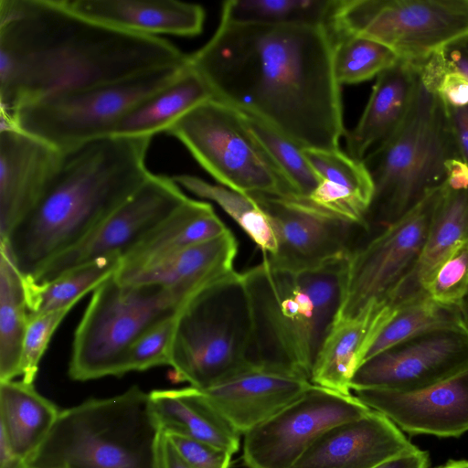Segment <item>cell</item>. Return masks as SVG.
<instances>
[{
  "label": "cell",
  "mask_w": 468,
  "mask_h": 468,
  "mask_svg": "<svg viewBox=\"0 0 468 468\" xmlns=\"http://www.w3.org/2000/svg\"><path fill=\"white\" fill-rule=\"evenodd\" d=\"M252 361V321L240 272L210 283L178 312L170 367L177 381L208 388Z\"/></svg>",
  "instance_id": "obj_7"
},
{
  "label": "cell",
  "mask_w": 468,
  "mask_h": 468,
  "mask_svg": "<svg viewBox=\"0 0 468 468\" xmlns=\"http://www.w3.org/2000/svg\"><path fill=\"white\" fill-rule=\"evenodd\" d=\"M161 431L138 386L60 410L27 468H158Z\"/></svg>",
  "instance_id": "obj_5"
},
{
  "label": "cell",
  "mask_w": 468,
  "mask_h": 468,
  "mask_svg": "<svg viewBox=\"0 0 468 468\" xmlns=\"http://www.w3.org/2000/svg\"><path fill=\"white\" fill-rule=\"evenodd\" d=\"M396 308L371 304L357 314L335 320L313 367L311 382L343 395H352L351 381L367 352Z\"/></svg>",
  "instance_id": "obj_23"
},
{
  "label": "cell",
  "mask_w": 468,
  "mask_h": 468,
  "mask_svg": "<svg viewBox=\"0 0 468 468\" xmlns=\"http://www.w3.org/2000/svg\"><path fill=\"white\" fill-rule=\"evenodd\" d=\"M468 367V329L444 327L401 341L365 360L351 390L415 392Z\"/></svg>",
  "instance_id": "obj_15"
},
{
  "label": "cell",
  "mask_w": 468,
  "mask_h": 468,
  "mask_svg": "<svg viewBox=\"0 0 468 468\" xmlns=\"http://www.w3.org/2000/svg\"><path fill=\"white\" fill-rule=\"evenodd\" d=\"M172 178L180 187L216 202L261 250L263 256L276 253L278 245L272 223L251 196L209 184L195 176L179 175Z\"/></svg>",
  "instance_id": "obj_34"
},
{
  "label": "cell",
  "mask_w": 468,
  "mask_h": 468,
  "mask_svg": "<svg viewBox=\"0 0 468 468\" xmlns=\"http://www.w3.org/2000/svg\"><path fill=\"white\" fill-rule=\"evenodd\" d=\"M444 187L429 193L367 244L353 250L336 320L352 317L371 304L388 303L420 257Z\"/></svg>",
  "instance_id": "obj_12"
},
{
  "label": "cell",
  "mask_w": 468,
  "mask_h": 468,
  "mask_svg": "<svg viewBox=\"0 0 468 468\" xmlns=\"http://www.w3.org/2000/svg\"><path fill=\"white\" fill-rule=\"evenodd\" d=\"M415 447L388 417L371 410L324 431L292 468H375Z\"/></svg>",
  "instance_id": "obj_20"
},
{
  "label": "cell",
  "mask_w": 468,
  "mask_h": 468,
  "mask_svg": "<svg viewBox=\"0 0 468 468\" xmlns=\"http://www.w3.org/2000/svg\"><path fill=\"white\" fill-rule=\"evenodd\" d=\"M468 290V239L442 262L425 292L434 301L458 305Z\"/></svg>",
  "instance_id": "obj_40"
},
{
  "label": "cell",
  "mask_w": 468,
  "mask_h": 468,
  "mask_svg": "<svg viewBox=\"0 0 468 468\" xmlns=\"http://www.w3.org/2000/svg\"><path fill=\"white\" fill-rule=\"evenodd\" d=\"M458 307L461 311L464 324H465L466 328L468 329V290H467L465 295L463 297V299L459 303Z\"/></svg>",
  "instance_id": "obj_46"
},
{
  "label": "cell",
  "mask_w": 468,
  "mask_h": 468,
  "mask_svg": "<svg viewBox=\"0 0 468 468\" xmlns=\"http://www.w3.org/2000/svg\"><path fill=\"white\" fill-rule=\"evenodd\" d=\"M176 138L221 186L245 195L297 198L250 131L243 113L211 99L165 132Z\"/></svg>",
  "instance_id": "obj_10"
},
{
  "label": "cell",
  "mask_w": 468,
  "mask_h": 468,
  "mask_svg": "<svg viewBox=\"0 0 468 468\" xmlns=\"http://www.w3.org/2000/svg\"><path fill=\"white\" fill-rule=\"evenodd\" d=\"M269 216L277 239V251L263 256L271 266L292 271L319 267L349 256L355 230L365 229L322 210L303 198L250 195Z\"/></svg>",
  "instance_id": "obj_16"
},
{
  "label": "cell",
  "mask_w": 468,
  "mask_h": 468,
  "mask_svg": "<svg viewBox=\"0 0 468 468\" xmlns=\"http://www.w3.org/2000/svg\"><path fill=\"white\" fill-rule=\"evenodd\" d=\"M468 239V184H445L420 257L388 303L399 307L428 295L425 289L442 262Z\"/></svg>",
  "instance_id": "obj_26"
},
{
  "label": "cell",
  "mask_w": 468,
  "mask_h": 468,
  "mask_svg": "<svg viewBox=\"0 0 468 468\" xmlns=\"http://www.w3.org/2000/svg\"><path fill=\"white\" fill-rule=\"evenodd\" d=\"M213 92L189 65L172 82L132 108L117 123L112 136H150L162 132L190 110L208 100Z\"/></svg>",
  "instance_id": "obj_30"
},
{
  "label": "cell",
  "mask_w": 468,
  "mask_h": 468,
  "mask_svg": "<svg viewBox=\"0 0 468 468\" xmlns=\"http://www.w3.org/2000/svg\"><path fill=\"white\" fill-rule=\"evenodd\" d=\"M59 413L33 384L0 381V436L25 463L44 442Z\"/></svg>",
  "instance_id": "obj_29"
},
{
  "label": "cell",
  "mask_w": 468,
  "mask_h": 468,
  "mask_svg": "<svg viewBox=\"0 0 468 468\" xmlns=\"http://www.w3.org/2000/svg\"><path fill=\"white\" fill-rule=\"evenodd\" d=\"M437 53L447 69L463 74L468 80V36L449 44Z\"/></svg>",
  "instance_id": "obj_43"
},
{
  "label": "cell",
  "mask_w": 468,
  "mask_h": 468,
  "mask_svg": "<svg viewBox=\"0 0 468 468\" xmlns=\"http://www.w3.org/2000/svg\"><path fill=\"white\" fill-rule=\"evenodd\" d=\"M63 153L13 126L0 129V239L37 206L52 184Z\"/></svg>",
  "instance_id": "obj_17"
},
{
  "label": "cell",
  "mask_w": 468,
  "mask_h": 468,
  "mask_svg": "<svg viewBox=\"0 0 468 468\" xmlns=\"http://www.w3.org/2000/svg\"><path fill=\"white\" fill-rule=\"evenodd\" d=\"M177 314L152 325L133 343L124 356L122 376L128 372L170 366Z\"/></svg>",
  "instance_id": "obj_38"
},
{
  "label": "cell",
  "mask_w": 468,
  "mask_h": 468,
  "mask_svg": "<svg viewBox=\"0 0 468 468\" xmlns=\"http://www.w3.org/2000/svg\"><path fill=\"white\" fill-rule=\"evenodd\" d=\"M158 468H190L169 438L161 432L157 443Z\"/></svg>",
  "instance_id": "obj_45"
},
{
  "label": "cell",
  "mask_w": 468,
  "mask_h": 468,
  "mask_svg": "<svg viewBox=\"0 0 468 468\" xmlns=\"http://www.w3.org/2000/svg\"><path fill=\"white\" fill-rule=\"evenodd\" d=\"M73 13L122 32L158 37H193L201 33L205 11L199 5L176 0H62Z\"/></svg>",
  "instance_id": "obj_21"
},
{
  "label": "cell",
  "mask_w": 468,
  "mask_h": 468,
  "mask_svg": "<svg viewBox=\"0 0 468 468\" xmlns=\"http://www.w3.org/2000/svg\"><path fill=\"white\" fill-rule=\"evenodd\" d=\"M238 242L230 230L145 265L119 269L114 278L123 284L183 288L198 292L234 271Z\"/></svg>",
  "instance_id": "obj_22"
},
{
  "label": "cell",
  "mask_w": 468,
  "mask_h": 468,
  "mask_svg": "<svg viewBox=\"0 0 468 468\" xmlns=\"http://www.w3.org/2000/svg\"><path fill=\"white\" fill-rule=\"evenodd\" d=\"M189 65L214 99L301 148L340 149L343 103L327 27L219 23L212 37L189 55Z\"/></svg>",
  "instance_id": "obj_1"
},
{
  "label": "cell",
  "mask_w": 468,
  "mask_h": 468,
  "mask_svg": "<svg viewBox=\"0 0 468 468\" xmlns=\"http://www.w3.org/2000/svg\"><path fill=\"white\" fill-rule=\"evenodd\" d=\"M190 468H229L232 453L177 434H165Z\"/></svg>",
  "instance_id": "obj_41"
},
{
  "label": "cell",
  "mask_w": 468,
  "mask_h": 468,
  "mask_svg": "<svg viewBox=\"0 0 468 468\" xmlns=\"http://www.w3.org/2000/svg\"><path fill=\"white\" fill-rule=\"evenodd\" d=\"M429 454L417 446L405 452L375 468H428Z\"/></svg>",
  "instance_id": "obj_44"
},
{
  "label": "cell",
  "mask_w": 468,
  "mask_h": 468,
  "mask_svg": "<svg viewBox=\"0 0 468 468\" xmlns=\"http://www.w3.org/2000/svg\"><path fill=\"white\" fill-rule=\"evenodd\" d=\"M336 0H229L220 24L327 27Z\"/></svg>",
  "instance_id": "obj_33"
},
{
  "label": "cell",
  "mask_w": 468,
  "mask_h": 468,
  "mask_svg": "<svg viewBox=\"0 0 468 468\" xmlns=\"http://www.w3.org/2000/svg\"><path fill=\"white\" fill-rule=\"evenodd\" d=\"M152 138L108 136L63 153L46 194L0 239L24 276L81 242L143 186Z\"/></svg>",
  "instance_id": "obj_3"
},
{
  "label": "cell",
  "mask_w": 468,
  "mask_h": 468,
  "mask_svg": "<svg viewBox=\"0 0 468 468\" xmlns=\"http://www.w3.org/2000/svg\"><path fill=\"white\" fill-rule=\"evenodd\" d=\"M355 394L410 435L458 438L468 431V367L415 392L362 389Z\"/></svg>",
  "instance_id": "obj_18"
},
{
  "label": "cell",
  "mask_w": 468,
  "mask_h": 468,
  "mask_svg": "<svg viewBox=\"0 0 468 468\" xmlns=\"http://www.w3.org/2000/svg\"><path fill=\"white\" fill-rule=\"evenodd\" d=\"M75 305L29 316L21 356V377L33 384L38 372L40 360L64 317Z\"/></svg>",
  "instance_id": "obj_39"
},
{
  "label": "cell",
  "mask_w": 468,
  "mask_h": 468,
  "mask_svg": "<svg viewBox=\"0 0 468 468\" xmlns=\"http://www.w3.org/2000/svg\"><path fill=\"white\" fill-rule=\"evenodd\" d=\"M419 82L415 63L399 59L381 72L356 125L346 132L347 154L363 160L404 122Z\"/></svg>",
  "instance_id": "obj_24"
},
{
  "label": "cell",
  "mask_w": 468,
  "mask_h": 468,
  "mask_svg": "<svg viewBox=\"0 0 468 468\" xmlns=\"http://www.w3.org/2000/svg\"><path fill=\"white\" fill-rule=\"evenodd\" d=\"M370 410L356 395L313 384L296 400L243 435V463L246 468H292L324 431Z\"/></svg>",
  "instance_id": "obj_13"
},
{
  "label": "cell",
  "mask_w": 468,
  "mask_h": 468,
  "mask_svg": "<svg viewBox=\"0 0 468 468\" xmlns=\"http://www.w3.org/2000/svg\"><path fill=\"white\" fill-rule=\"evenodd\" d=\"M242 113L255 138L281 171L297 198L308 197L320 180L306 161L303 148L259 119Z\"/></svg>",
  "instance_id": "obj_37"
},
{
  "label": "cell",
  "mask_w": 468,
  "mask_h": 468,
  "mask_svg": "<svg viewBox=\"0 0 468 468\" xmlns=\"http://www.w3.org/2000/svg\"><path fill=\"white\" fill-rule=\"evenodd\" d=\"M349 256L301 271L275 268L263 259L240 272L251 314L253 363L311 381L342 304Z\"/></svg>",
  "instance_id": "obj_4"
},
{
  "label": "cell",
  "mask_w": 468,
  "mask_h": 468,
  "mask_svg": "<svg viewBox=\"0 0 468 468\" xmlns=\"http://www.w3.org/2000/svg\"><path fill=\"white\" fill-rule=\"evenodd\" d=\"M187 198L172 177L151 174L129 199L81 242L27 277L38 283L47 282L101 257L122 258Z\"/></svg>",
  "instance_id": "obj_14"
},
{
  "label": "cell",
  "mask_w": 468,
  "mask_h": 468,
  "mask_svg": "<svg viewBox=\"0 0 468 468\" xmlns=\"http://www.w3.org/2000/svg\"><path fill=\"white\" fill-rule=\"evenodd\" d=\"M319 177V185L305 199L332 215L367 229V216L374 196L371 176L363 161L340 149L303 148Z\"/></svg>",
  "instance_id": "obj_25"
},
{
  "label": "cell",
  "mask_w": 468,
  "mask_h": 468,
  "mask_svg": "<svg viewBox=\"0 0 468 468\" xmlns=\"http://www.w3.org/2000/svg\"><path fill=\"white\" fill-rule=\"evenodd\" d=\"M229 230L211 204L188 197L122 256L120 269L145 265L186 247L219 237Z\"/></svg>",
  "instance_id": "obj_28"
},
{
  "label": "cell",
  "mask_w": 468,
  "mask_h": 468,
  "mask_svg": "<svg viewBox=\"0 0 468 468\" xmlns=\"http://www.w3.org/2000/svg\"><path fill=\"white\" fill-rule=\"evenodd\" d=\"M152 411L161 432L189 437L234 454L240 434L192 386L154 389L149 393Z\"/></svg>",
  "instance_id": "obj_27"
},
{
  "label": "cell",
  "mask_w": 468,
  "mask_h": 468,
  "mask_svg": "<svg viewBox=\"0 0 468 468\" xmlns=\"http://www.w3.org/2000/svg\"><path fill=\"white\" fill-rule=\"evenodd\" d=\"M395 308L392 317L372 342L365 360L401 341L430 330L466 327L458 305L438 303L429 295Z\"/></svg>",
  "instance_id": "obj_35"
},
{
  "label": "cell",
  "mask_w": 468,
  "mask_h": 468,
  "mask_svg": "<svg viewBox=\"0 0 468 468\" xmlns=\"http://www.w3.org/2000/svg\"><path fill=\"white\" fill-rule=\"evenodd\" d=\"M446 106L459 154L468 165V104L461 107Z\"/></svg>",
  "instance_id": "obj_42"
},
{
  "label": "cell",
  "mask_w": 468,
  "mask_h": 468,
  "mask_svg": "<svg viewBox=\"0 0 468 468\" xmlns=\"http://www.w3.org/2000/svg\"><path fill=\"white\" fill-rule=\"evenodd\" d=\"M188 59L165 38L105 27L73 13L62 0H0L1 124L48 95Z\"/></svg>",
  "instance_id": "obj_2"
},
{
  "label": "cell",
  "mask_w": 468,
  "mask_h": 468,
  "mask_svg": "<svg viewBox=\"0 0 468 468\" xmlns=\"http://www.w3.org/2000/svg\"><path fill=\"white\" fill-rule=\"evenodd\" d=\"M197 292L133 285L114 275L92 292L73 336L69 375L76 381L121 377L124 356L148 328L176 314Z\"/></svg>",
  "instance_id": "obj_8"
},
{
  "label": "cell",
  "mask_w": 468,
  "mask_h": 468,
  "mask_svg": "<svg viewBox=\"0 0 468 468\" xmlns=\"http://www.w3.org/2000/svg\"><path fill=\"white\" fill-rule=\"evenodd\" d=\"M121 265L122 258L113 255L74 268L47 282L38 283L23 275L29 316L76 305L114 275Z\"/></svg>",
  "instance_id": "obj_32"
},
{
  "label": "cell",
  "mask_w": 468,
  "mask_h": 468,
  "mask_svg": "<svg viewBox=\"0 0 468 468\" xmlns=\"http://www.w3.org/2000/svg\"><path fill=\"white\" fill-rule=\"evenodd\" d=\"M435 468H468V460H450Z\"/></svg>",
  "instance_id": "obj_47"
},
{
  "label": "cell",
  "mask_w": 468,
  "mask_h": 468,
  "mask_svg": "<svg viewBox=\"0 0 468 468\" xmlns=\"http://www.w3.org/2000/svg\"><path fill=\"white\" fill-rule=\"evenodd\" d=\"M327 27L418 63L468 36V0H336Z\"/></svg>",
  "instance_id": "obj_11"
},
{
  "label": "cell",
  "mask_w": 468,
  "mask_h": 468,
  "mask_svg": "<svg viewBox=\"0 0 468 468\" xmlns=\"http://www.w3.org/2000/svg\"><path fill=\"white\" fill-rule=\"evenodd\" d=\"M313 386L285 369L252 364L201 390L211 406L240 434L269 420Z\"/></svg>",
  "instance_id": "obj_19"
},
{
  "label": "cell",
  "mask_w": 468,
  "mask_h": 468,
  "mask_svg": "<svg viewBox=\"0 0 468 468\" xmlns=\"http://www.w3.org/2000/svg\"><path fill=\"white\" fill-rule=\"evenodd\" d=\"M332 38L334 74L340 86L378 77L400 59L390 48L369 38L356 36H332Z\"/></svg>",
  "instance_id": "obj_36"
},
{
  "label": "cell",
  "mask_w": 468,
  "mask_h": 468,
  "mask_svg": "<svg viewBox=\"0 0 468 468\" xmlns=\"http://www.w3.org/2000/svg\"><path fill=\"white\" fill-rule=\"evenodd\" d=\"M461 159L446 103L419 73L410 111L399 128L362 161L374 196L367 216L383 227L445 185L447 164Z\"/></svg>",
  "instance_id": "obj_6"
},
{
  "label": "cell",
  "mask_w": 468,
  "mask_h": 468,
  "mask_svg": "<svg viewBox=\"0 0 468 468\" xmlns=\"http://www.w3.org/2000/svg\"><path fill=\"white\" fill-rule=\"evenodd\" d=\"M28 321L24 276L5 243L0 241V381L21 376Z\"/></svg>",
  "instance_id": "obj_31"
},
{
  "label": "cell",
  "mask_w": 468,
  "mask_h": 468,
  "mask_svg": "<svg viewBox=\"0 0 468 468\" xmlns=\"http://www.w3.org/2000/svg\"><path fill=\"white\" fill-rule=\"evenodd\" d=\"M187 65L54 93L23 106L9 122L1 125L17 128L64 153L112 136L117 123L132 108L172 82Z\"/></svg>",
  "instance_id": "obj_9"
}]
</instances>
